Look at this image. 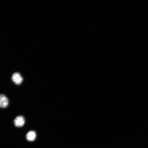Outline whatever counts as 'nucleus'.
<instances>
[{"mask_svg":"<svg viewBox=\"0 0 148 148\" xmlns=\"http://www.w3.org/2000/svg\"><path fill=\"white\" fill-rule=\"evenodd\" d=\"M12 80L16 85H20L22 84L23 81V78L19 73H14L13 74L12 77Z\"/></svg>","mask_w":148,"mask_h":148,"instance_id":"f257e3e1","label":"nucleus"},{"mask_svg":"<svg viewBox=\"0 0 148 148\" xmlns=\"http://www.w3.org/2000/svg\"><path fill=\"white\" fill-rule=\"evenodd\" d=\"M25 123V119L23 116H18L14 120V125L16 127H23Z\"/></svg>","mask_w":148,"mask_h":148,"instance_id":"f03ea898","label":"nucleus"},{"mask_svg":"<svg viewBox=\"0 0 148 148\" xmlns=\"http://www.w3.org/2000/svg\"><path fill=\"white\" fill-rule=\"evenodd\" d=\"M9 100L3 94H0V108H5L8 106Z\"/></svg>","mask_w":148,"mask_h":148,"instance_id":"7ed1b4c3","label":"nucleus"},{"mask_svg":"<svg viewBox=\"0 0 148 148\" xmlns=\"http://www.w3.org/2000/svg\"><path fill=\"white\" fill-rule=\"evenodd\" d=\"M36 133L34 131H30L27 133L26 135L27 140L32 142L36 139Z\"/></svg>","mask_w":148,"mask_h":148,"instance_id":"20e7f679","label":"nucleus"}]
</instances>
